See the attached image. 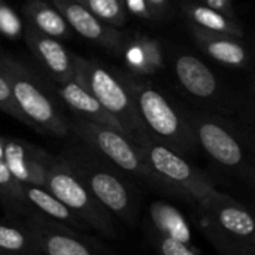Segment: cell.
I'll use <instances>...</instances> for the list:
<instances>
[{"label": "cell", "mask_w": 255, "mask_h": 255, "mask_svg": "<svg viewBox=\"0 0 255 255\" xmlns=\"http://www.w3.org/2000/svg\"><path fill=\"white\" fill-rule=\"evenodd\" d=\"M58 97L69 106L70 111L76 114L78 118L111 127L117 131L124 133L120 123L73 78L57 87ZM126 134V133H124Z\"/></svg>", "instance_id": "9a60e30c"}, {"label": "cell", "mask_w": 255, "mask_h": 255, "mask_svg": "<svg viewBox=\"0 0 255 255\" xmlns=\"http://www.w3.org/2000/svg\"><path fill=\"white\" fill-rule=\"evenodd\" d=\"M152 19H163L169 16V0H146Z\"/></svg>", "instance_id": "f546056e"}, {"label": "cell", "mask_w": 255, "mask_h": 255, "mask_svg": "<svg viewBox=\"0 0 255 255\" xmlns=\"http://www.w3.org/2000/svg\"><path fill=\"white\" fill-rule=\"evenodd\" d=\"M0 203L6 209L7 217H24L30 208H27L21 185L9 172L3 160H0Z\"/></svg>", "instance_id": "603a6c76"}, {"label": "cell", "mask_w": 255, "mask_h": 255, "mask_svg": "<svg viewBox=\"0 0 255 255\" xmlns=\"http://www.w3.org/2000/svg\"><path fill=\"white\" fill-rule=\"evenodd\" d=\"M173 75L179 87L191 97L226 108L227 96L221 82L199 57L190 52H178L173 58Z\"/></svg>", "instance_id": "4fadbf2b"}, {"label": "cell", "mask_w": 255, "mask_h": 255, "mask_svg": "<svg viewBox=\"0 0 255 255\" xmlns=\"http://www.w3.org/2000/svg\"><path fill=\"white\" fill-rule=\"evenodd\" d=\"M0 111L7 114L9 117L15 118L16 121L28 126V121L25 120V117L22 115V112L19 111L13 96H12V91L6 82V79L0 75Z\"/></svg>", "instance_id": "83f0119b"}, {"label": "cell", "mask_w": 255, "mask_h": 255, "mask_svg": "<svg viewBox=\"0 0 255 255\" xmlns=\"http://www.w3.org/2000/svg\"><path fill=\"white\" fill-rule=\"evenodd\" d=\"M75 79L120 123L126 136L133 142L146 133L133 99L118 76L117 70H109L97 61L72 55Z\"/></svg>", "instance_id": "52a82bcc"}, {"label": "cell", "mask_w": 255, "mask_h": 255, "mask_svg": "<svg viewBox=\"0 0 255 255\" xmlns=\"http://www.w3.org/2000/svg\"><path fill=\"white\" fill-rule=\"evenodd\" d=\"M21 190L27 208H30L33 212L42 215L46 220L70 227L73 230L84 233L90 232V229L73 212H70L57 197H54L45 187L21 185Z\"/></svg>", "instance_id": "ac0fdd59"}, {"label": "cell", "mask_w": 255, "mask_h": 255, "mask_svg": "<svg viewBox=\"0 0 255 255\" xmlns=\"http://www.w3.org/2000/svg\"><path fill=\"white\" fill-rule=\"evenodd\" d=\"M117 73L128 90L146 133L184 157L194 155L199 148L184 111H179L158 87L145 78L121 70Z\"/></svg>", "instance_id": "7a4b0ae2"}, {"label": "cell", "mask_w": 255, "mask_h": 255, "mask_svg": "<svg viewBox=\"0 0 255 255\" xmlns=\"http://www.w3.org/2000/svg\"><path fill=\"white\" fill-rule=\"evenodd\" d=\"M43 187L90 230L108 239L118 236L115 218L93 197L61 155H52Z\"/></svg>", "instance_id": "ba28073f"}, {"label": "cell", "mask_w": 255, "mask_h": 255, "mask_svg": "<svg viewBox=\"0 0 255 255\" xmlns=\"http://www.w3.org/2000/svg\"><path fill=\"white\" fill-rule=\"evenodd\" d=\"M0 75L6 79L30 128L52 137L70 136L69 123L60 106L33 70L12 55L0 52Z\"/></svg>", "instance_id": "277c9868"}, {"label": "cell", "mask_w": 255, "mask_h": 255, "mask_svg": "<svg viewBox=\"0 0 255 255\" xmlns=\"http://www.w3.org/2000/svg\"><path fill=\"white\" fill-rule=\"evenodd\" d=\"M22 37L36 60L57 84H63L75 78L73 58L58 39L40 33L30 24L22 30Z\"/></svg>", "instance_id": "5bb4252c"}, {"label": "cell", "mask_w": 255, "mask_h": 255, "mask_svg": "<svg viewBox=\"0 0 255 255\" xmlns=\"http://www.w3.org/2000/svg\"><path fill=\"white\" fill-rule=\"evenodd\" d=\"M134 143L139 146L148 166L160 179L164 194L182 199L194 206H199L212 191L214 181L199 167L178 154L169 146L155 140L151 134L143 133Z\"/></svg>", "instance_id": "8992f818"}, {"label": "cell", "mask_w": 255, "mask_h": 255, "mask_svg": "<svg viewBox=\"0 0 255 255\" xmlns=\"http://www.w3.org/2000/svg\"><path fill=\"white\" fill-rule=\"evenodd\" d=\"M203 229L217 232L229 239L255 245L253 214L241 202L218 190L212 191L197 206Z\"/></svg>", "instance_id": "9c48e42d"}, {"label": "cell", "mask_w": 255, "mask_h": 255, "mask_svg": "<svg viewBox=\"0 0 255 255\" xmlns=\"http://www.w3.org/2000/svg\"><path fill=\"white\" fill-rule=\"evenodd\" d=\"M22 30L19 15L4 0H0V34L7 39H18L22 36Z\"/></svg>", "instance_id": "4316f807"}, {"label": "cell", "mask_w": 255, "mask_h": 255, "mask_svg": "<svg viewBox=\"0 0 255 255\" xmlns=\"http://www.w3.org/2000/svg\"><path fill=\"white\" fill-rule=\"evenodd\" d=\"M182 12L196 27H200L208 31L230 34L233 37H244L245 31L236 18H232L223 12H218L206 4L200 3H185L182 4Z\"/></svg>", "instance_id": "44dd1931"}, {"label": "cell", "mask_w": 255, "mask_h": 255, "mask_svg": "<svg viewBox=\"0 0 255 255\" xmlns=\"http://www.w3.org/2000/svg\"><path fill=\"white\" fill-rule=\"evenodd\" d=\"M67 123L72 136L118 172L134 182L146 184L149 188L164 194L160 179L148 166L139 146L124 133L78 117L67 120Z\"/></svg>", "instance_id": "5b68a950"}, {"label": "cell", "mask_w": 255, "mask_h": 255, "mask_svg": "<svg viewBox=\"0 0 255 255\" xmlns=\"http://www.w3.org/2000/svg\"><path fill=\"white\" fill-rule=\"evenodd\" d=\"M191 33L199 48L211 58L230 67H247L250 64V51L239 37L208 31L196 25H193Z\"/></svg>", "instance_id": "2e32d148"}, {"label": "cell", "mask_w": 255, "mask_h": 255, "mask_svg": "<svg viewBox=\"0 0 255 255\" xmlns=\"http://www.w3.org/2000/svg\"><path fill=\"white\" fill-rule=\"evenodd\" d=\"M93 197L117 220L134 226L140 212V191L134 181L118 172L87 146H70L61 154Z\"/></svg>", "instance_id": "6da1fadb"}, {"label": "cell", "mask_w": 255, "mask_h": 255, "mask_svg": "<svg viewBox=\"0 0 255 255\" xmlns=\"http://www.w3.org/2000/svg\"><path fill=\"white\" fill-rule=\"evenodd\" d=\"M127 70L134 76H149L160 72L166 64L163 46L158 39L137 34L126 42L123 54Z\"/></svg>", "instance_id": "e0dca14e"}, {"label": "cell", "mask_w": 255, "mask_h": 255, "mask_svg": "<svg viewBox=\"0 0 255 255\" xmlns=\"http://www.w3.org/2000/svg\"><path fill=\"white\" fill-rule=\"evenodd\" d=\"M22 218L34 227L42 255H114L88 233L46 220L31 209Z\"/></svg>", "instance_id": "30bf717a"}, {"label": "cell", "mask_w": 255, "mask_h": 255, "mask_svg": "<svg viewBox=\"0 0 255 255\" xmlns=\"http://www.w3.org/2000/svg\"><path fill=\"white\" fill-rule=\"evenodd\" d=\"M51 3L63 15L72 30L115 55L123 54L127 42L123 31L100 21L78 0H51Z\"/></svg>", "instance_id": "7c38bea8"}, {"label": "cell", "mask_w": 255, "mask_h": 255, "mask_svg": "<svg viewBox=\"0 0 255 255\" xmlns=\"http://www.w3.org/2000/svg\"><path fill=\"white\" fill-rule=\"evenodd\" d=\"M149 220H151L149 229L164 236H169L172 239H176L179 242H184L187 245H193L191 230L188 227V223L175 206L163 200L152 202L149 205Z\"/></svg>", "instance_id": "7402d4cb"}, {"label": "cell", "mask_w": 255, "mask_h": 255, "mask_svg": "<svg viewBox=\"0 0 255 255\" xmlns=\"http://www.w3.org/2000/svg\"><path fill=\"white\" fill-rule=\"evenodd\" d=\"M148 238L158 255H199L193 245H187L152 229H148Z\"/></svg>", "instance_id": "d4e9b609"}, {"label": "cell", "mask_w": 255, "mask_h": 255, "mask_svg": "<svg viewBox=\"0 0 255 255\" xmlns=\"http://www.w3.org/2000/svg\"><path fill=\"white\" fill-rule=\"evenodd\" d=\"M184 114L197 148L229 175L253 184V145L244 128L221 114L202 111H184Z\"/></svg>", "instance_id": "3957f363"}, {"label": "cell", "mask_w": 255, "mask_h": 255, "mask_svg": "<svg viewBox=\"0 0 255 255\" xmlns=\"http://www.w3.org/2000/svg\"><path fill=\"white\" fill-rule=\"evenodd\" d=\"M0 255H42L39 236L25 218H0Z\"/></svg>", "instance_id": "d6986e66"}, {"label": "cell", "mask_w": 255, "mask_h": 255, "mask_svg": "<svg viewBox=\"0 0 255 255\" xmlns=\"http://www.w3.org/2000/svg\"><path fill=\"white\" fill-rule=\"evenodd\" d=\"M78 1L82 6H85L100 21L115 28L124 25L127 21V10L123 4V0H78Z\"/></svg>", "instance_id": "cb8c5ba5"}, {"label": "cell", "mask_w": 255, "mask_h": 255, "mask_svg": "<svg viewBox=\"0 0 255 255\" xmlns=\"http://www.w3.org/2000/svg\"><path fill=\"white\" fill-rule=\"evenodd\" d=\"M203 4L223 12L232 18H236V10H235V3L233 0H203Z\"/></svg>", "instance_id": "4dcf8cb0"}, {"label": "cell", "mask_w": 255, "mask_h": 255, "mask_svg": "<svg viewBox=\"0 0 255 255\" xmlns=\"http://www.w3.org/2000/svg\"><path fill=\"white\" fill-rule=\"evenodd\" d=\"M52 154L18 137L3 136V161L19 185H45Z\"/></svg>", "instance_id": "8fae6325"}, {"label": "cell", "mask_w": 255, "mask_h": 255, "mask_svg": "<svg viewBox=\"0 0 255 255\" xmlns=\"http://www.w3.org/2000/svg\"><path fill=\"white\" fill-rule=\"evenodd\" d=\"M0 160H3V136H0Z\"/></svg>", "instance_id": "1f68e13d"}, {"label": "cell", "mask_w": 255, "mask_h": 255, "mask_svg": "<svg viewBox=\"0 0 255 255\" xmlns=\"http://www.w3.org/2000/svg\"><path fill=\"white\" fill-rule=\"evenodd\" d=\"M203 232L205 236L209 239V242L217 248V251L221 255H255V245H248L239 241L229 239L209 229H203Z\"/></svg>", "instance_id": "484cf974"}, {"label": "cell", "mask_w": 255, "mask_h": 255, "mask_svg": "<svg viewBox=\"0 0 255 255\" xmlns=\"http://www.w3.org/2000/svg\"><path fill=\"white\" fill-rule=\"evenodd\" d=\"M22 12L31 27L40 33L58 40L70 39L73 30L57 10V7L45 0H27L22 6Z\"/></svg>", "instance_id": "ffe728a7"}, {"label": "cell", "mask_w": 255, "mask_h": 255, "mask_svg": "<svg viewBox=\"0 0 255 255\" xmlns=\"http://www.w3.org/2000/svg\"><path fill=\"white\" fill-rule=\"evenodd\" d=\"M123 4L126 10L133 13L134 16L143 18V19H152L146 0H123Z\"/></svg>", "instance_id": "f1b7e54d"}]
</instances>
